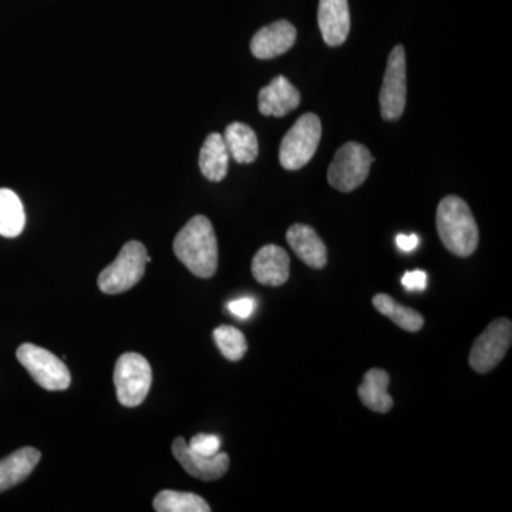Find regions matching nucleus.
<instances>
[{
  "instance_id": "obj_19",
  "label": "nucleus",
  "mask_w": 512,
  "mask_h": 512,
  "mask_svg": "<svg viewBox=\"0 0 512 512\" xmlns=\"http://www.w3.org/2000/svg\"><path fill=\"white\" fill-rule=\"evenodd\" d=\"M225 144H227L229 157L239 164L254 163L258 157V137L251 127L244 123L229 124L225 130Z\"/></svg>"
},
{
  "instance_id": "obj_11",
  "label": "nucleus",
  "mask_w": 512,
  "mask_h": 512,
  "mask_svg": "<svg viewBox=\"0 0 512 512\" xmlns=\"http://www.w3.org/2000/svg\"><path fill=\"white\" fill-rule=\"evenodd\" d=\"M289 272L291 259L278 245H265L252 259V275L261 285L282 286L288 281Z\"/></svg>"
},
{
  "instance_id": "obj_4",
  "label": "nucleus",
  "mask_w": 512,
  "mask_h": 512,
  "mask_svg": "<svg viewBox=\"0 0 512 512\" xmlns=\"http://www.w3.org/2000/svg\"><path fill=\"white\" fill-rule=\"evenodd\" d=\"M322 138V123L316 114L299 117L279 148V161L286 170H299L315 156Z\"/></svg>"
},
{
  "instance_id": "obj_16",
  "label": "nucleus",
  "mask_w": 512,
  "mask_h": 512,
  "mask_svg": "<svg viewBox=\"0 0 512 512\" xmlns=\"http://www.w3.org/2000/svg\"><path fill=\"white\" fill-rule=\"evenodd\" d=\"M42 454L33 447H23L0 460V493L25 481L39 464Z\"/></svg>"
},
{
  "instance_id": "obj_15",
  "label": "nucleus",
  "mask_w": 512,
  "mask_h": 512,
  "mask_svg": "<svg viewBox=\"0 0 512 512\" xmlns=\"http://www.w3.org/2000/svg\"><path fill=\"white\" fill-rule=\"evenodd\" d=\"M286 241L306 265L315 269L325 268L328 251L315 229L305 224L292 225L286 234Z\"/></svg>"
},
{
  "instance_id": "obj_13",
  "label": "nucleus",
  "mask_w": 512,
  "mask_h": 512,
  "mask_svg": "<svg viewBox=\"0 0 512 512\" xmlns=\"http://www.w3.org/2000/svg\"><path fill=\"white\" fill-rule=\"evenodd\" d=\"M318 22L326 45H343L350 32L348 0H319Z\"/></svg>"
},
{
  "instance_id": "obj_1",
  "label": "nucleus",
  "mask_w": 512,
  "mask_h": 512,
  "mask_svg": "<svg viewBox=\"0 0 512 512\" xmlns=\"http://www.w3.org/2000/svg\"><path fill=\"white\" fill-rule=\"evenodd\" d=\"M174 254L198 278H211L218 268V242L211 221L197 215L174 239Z\"/></svg>"
},
{
  "instance_id": "obj_18",
  "label": "nucleus",
  "mask_w": 512,
  "mask_h": 512,
  "mask_svg": "<svg viewBox=\"0 0 512 512\" xmlns=\"http://www.w3.org/2000/svg\"><path fill=\"white\" fill-rule=\"evenodd\" d=\"M229 153L224 137L220 133H212L205 140L200 153L201 173L207 180L220 183L227 177Z\"/></svg>"
},
{
  "instance_id": "obj_6",
  "label": "nucleus",
  "mask_w": 512,
  "mask_h": 512,
  "mask_svg": "<svg viewBox=\"0 0 512 512\" xmlns=\"http://www.w3.org/2000/svg\"><path fill=\"white\" fill-rule=\"evenodd\" d=\"M375 158L362 144L350 141L336 151L330 164L328 181L338 191L350 192L365 183Z\"/></svg>"
},
{
  "instance_id": "obj_7",
  "label": "nucleus",
  "mask_w": 512,
  "mask_h": 512,
  "mask_svg": "<svg viewBox=\"0 0 512 512\" xmlns=\"http://www.w3.org/2000/svg\"><path fill=\"white\" fill-rule=\"evenodd\" d=\"M20 365L28 370L29 375L40 387L46 390H66L72 382L69 369L62 359L53 355L49 350L23 343L16 352Z\"/></svg>"
},
{
  "instance_id": "obj_10",
  "label": "nucleus",
  "mask_w": 512,
  "mask_h": 512,
  "mask_svg": "<svg viewBox=\"0 0 512 512\" xmlns=\"http://www.w3.org/2000/svg\"><path fill=\"white\" fill-rule=\"evenodd\" d=\"M173 456L190 476L202 481L220 480L227 473L231 463L228 454L221 451L212 457L194 453L183 437L174 440Z\"/></svg>"
},
{
  "instance_id": "obj_27",
  "label": "nucleus",
  "mask_w": 512,
  "mask_h": 512,
  "mask_svg": "<svg viewBox=\"0 0 512 512\" xmlns=\"http://www.w3.org/2000/svg\"><path fill=\"white\" fill-rule=\"evenodd\" d=\"M420 239L416 234L404 235L399 234L396 237L397 247L402 249L403 252H412L419 247Z\"/></svg>"
},
{
  "instance_id": "obj_14",
  "label": "nucleus",
  "mask_w": 512,
  "mask_h": 512,
  "mask_svg": "<svg viewBox=\"0 0 512 512\" xmlns=\"http://www.w3.org/2000/svg\"><path fill=\"white\" fill-rule=\"evenodd\" d=\"M258 103L259 111L264 116L284 117L298 109L301 93L285 76H278L261 89Z\"/></svg>"
},
{
  "instance_id": "obj_20",
  "label": "nucleus",
  "mask_w": 512,
  "mask_h": 512,
  "mask_svg": "<svg viewBox=\"0 0 512 512\" xmlns=\"http://www.w3.org/2000/svg\"><path fill=\"white\" fill-rule=\"evenodd\" d=\"M26 225L25 208L16 192L0 188V235L16 238Z\"/></svg>"
},
{
  "instance_id": "obj_26",
  "label": "nucleus",
  "mask_w": 512,
  "mask_h": 512,
  "mask_svg": "<svg viewBox=\"0 0 512 512\" xmlns=\"http://www.w3.org/2000/svg\"><path fill=\"white\" fill-rule=\"evenodd\" d=\"M427 274L424 271L406 272L402 278V285L407 291H424L427 288Z\"/></svg>"
},
{
  "instance_id": "obj_25",
  "label": "nucleus",
  "mask_w": 512,
  "mask_h": 512,
  "mask_svg": "<svg viewBox=\"0 0 512 512\" xmlns=\"http://www.w3.org/2000/svg\"><path fill=\"white\" fill-rule=\"evenodd\" d=\"M256 308L255 299L241 298L228 303V311L239 319H248Z\"/></svg>"
},
{
  "instance_id": "obj_8",
  "label": "nucleus",
  "mask_w": 512,
  "mask_h": 512,
  "mask_svg": "<svg viewBox=\"0 0 512 512\" xmlns=\"http://www.w3.org/2000/svg\"><path fill=\"white\" fill-rule=\"evenodd\" d=\"M512 342V323L510 319H497L478 336L471 348L468 363L477 373L491 372L507 355Z\"/></svg>"
},
{
  "instance_id": "obj_12",
  "label": "nucleus",
  "mask_w": 512,
  "mask_h": 512,
  "mask_svg": "<svg viewBox=\"0 0 512 512\" xmlns=\"http://www.w3.org/2000/svg\"><path fill=\"white\" fill-rule=\"evenodd\" d=\"M296 40V29L288 20H278L255 33L251 52L256 59L269 60L284 55Z\"/></svg>"
},
{
  "instance_id": "obj_24",
  "label": "nucleus",
  "mask_w": 512,
  "mask_h": 512,
  "mask_svg": "<svg viewBox=\"0 0 512 512\" xmlns=\"http://www.w3.org/2000/svg\"><path fill=\"white\" fill-rule=\"evenodd\" d=\"M221 446L222 441L220 437L214 436V434L204 433L195 434L190 443H188V447H190L194 453L207 457H212L220 453Z\"/></svg>"
},
{
  "instance_id": "obj_21",
  "label": "nucleus",
  "mask_w": 512,
  "mask_h": 512,
  "mask_svg": "<svg viewBox=\"0 0 512 512\" xmlns=\"http://www.w3.org/2000/svg\"><path fill=\"white\" fill-rule=\"evenodd\" d=\"M373 306L382 315L392 319L399 328L407 330V332H419L423 328L424 318L419 312L400 305L399 302L394 301L392 296L386 295V293L376 295L373 298Z\"/></svg>"
},
{
  "instance_id": "obj_17",
  "label": "nucleus",
  "mask_w": 512,
  "mask_h": 512,
  "mask_svg": "<svg viewBox=\"0 0 512 512\" xmlns=\"http://www.w3.org/2000/svg\"><path fill=\"white\" fill-rule=\"evenodd\" d=\"M390 384V376L386 370L370 369L363 377V382L357 389L360 400L367 409L376 413H387L392 410L393 399L387 393Z\"/></svg>"
},
{
  "instance_id": "obj_3",
  "label": "nucleus",
  "mask_w": 512,
  "mask_h": 512,
  "mask_svg": "<svg viewBox=\"0 0 512 512\" xmlns=\"http://www.w3.org/2000/svg\"><path fill=\"white\" fill-rule=\"evenodd\" d=\"M151 261L147 249L141 242L130 241L121 248L116 261L101 271L99 288L107 295H119L134 288L146 274V266Z\"/></svg>"
},
{
  "instance_id": "obj_9",
  "label": "nucleus",
  "mask_w": 512,
  "mask_h": 512,
  "mask_svg": "<svg viewBox=\"0 0 512 512\" xmlns=\"http://www.w3.org/2000/svg\"><path fill=\"white\" fill-rule=\"evenodd\" d=\"M406 52L403 46H396L387 60L383 86L380 90V111L387 121L402 117L406 107Z\"/></svg>"
},
{
  "instance_id": "obj_2",
  "label": "nucleus",
  "mask_w": 512,
  "mask_h": 512,
  "mask_svg": "<svg viewBox=\"0 0 512 512\" xmlns=\"http://www.w3.org/2000/svg\"><path fill=\"white\" fill-rule=\"evenodd\" d=\"M437 231L451 254L467 258L478 247V227L467 202L448 195L437 208Z\"/></svg>"
},
{
  "instance_id": "obj_23",
  "label": "nucleus",
  "mask_w": 512,
  "mask_h": 512,
  "mask_svg": "<svg viewBox=\"0 0 512 512\" xmlns=\"http://www.w3.org/2000/svg\"><path fill=\"white\" fill-rule=\"evenodd\" d=\"M214 340L222 355L231 362H238L248 350L247 339L241 330L234 326H220L214 330Z\"/></svg>"
},
{
  "instance_id": "obj_5",
  "label": "nucleus",
  "mask_w": 512,
  "mask_h": 512,
  "mask_svg": "<svg viewBox=\"0 0 512 512\" xmlns=\"http://www.w3.org/2000/svg\"><path fill=\"white\" fill-rule=\"evenodd\" d=\"M153 383V370L146 357L138 353L120 356L114 367L117 399L126 407H137L146 400Z\"/></svg>"
},
{
  "instance_id": "obj_22",
  "label": "nucleus",
  "mask_w": 512,
  "mask_h": 512,
  "mask_svg": "<svg viewBox=\"0 0 512 512\" xmlns=\"http://www.w3.org/2000/svg\"><path fill=\"white\" fill-rule=\"evenodd\" d=\"M157 512H210L211 507L200 495L164 490L154 498Z\"/></svg>"
}]
</instances>
